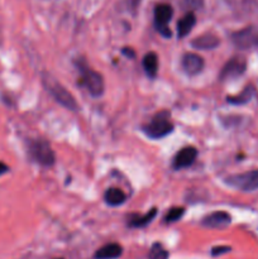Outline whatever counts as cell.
<instances>
[{
  "mask_svg": "<svg viewBox=\"0 0 258 259\" xmlns=\"http://www.w3.org/2000/svg\"><path fill=\"white\" fill-rule=\"evenodd\" d=\"M40 80H42L43 86L47 90V93L57 101L61 106L70 111H77L78 105L76 103L75 98L72 94L57 80L53 75H51L47 71H43L40 73Z\"/></svg>",
  "mask_w": 258,
  "mask_h": 259,
  "instance_id": "obj_1",
  "label": "cell"
},
{
  "mask_svg": "<svg viewBox=\"0 0 258 259\" xmlns=\"http://www.w3.org/2000/svg\"><path fill=\"white\" fill-rule=\"evenodd\" d=\"M77 67L81 73V85L88 90V93L90 94L93 98H100L104 94V89H105L103 76L99 72H96V71L91 70V68L88 67L83 62H78Z\"/></svg>",
  "mask_w": 258,
  "mask_h": 259,
  "instance_id": "obj_2",
  "label": "cell"
},
{
  "mask_svg": "<svg viewBox=\"0 0 258 259\" xmlns=\"http://www.w3.org/2000/svg\"><path fill=\"white\" fill-rule=\"evenodd\" d=\"M143 132L147 137L152 139H161L167 137L174 131V124L169 120V114L167 111L156 114L148 124L143 125Z\"/></svg>",
  "mask_w": 258,
  "mask_h": 259,
  "instance_id": "obj_3",
  "label": "cell"
},
{
  "mask_svg": "<svg viewBox=\"0 0 258 259\" xmlns=\"http://www.w3.org/2000/svg\"><path fill=\"white\" fill-rule=\"evenodd\" d=\"M29 153L32 158L34 159L37 163L40 166L50 167L55 163L56 156L53 149L51 148L50 143L42 139H37V141L30 142L29 144Z\"/></svg>",
  "mask_w": 258,
  "mask_h": 259,
  "instance_id": "obj_4",
  "label": "cell"
},
{
  "mask_svg": "<svg viewBox=\"0 0 258 259\" xmlns=\"http://www.w3.org/2000/svg\"><path fill=\"white\" fill-rule=\"evenodd\" d=\"M225 184L240 191H254L258 189V169L245 174L232 175L225 179Z\"/></svg>",
  "mask_w": 258,
  "mask_h": 259,
  "instance_id": "obj_5",
  "label": "cell"
},
{
  "mask_svg": "<svg viewBox=\"0 0 258 259\" xmlns=\"http://www.w3.org/2000/svg\"><path fill=\"white\" fill-rule=\"evenodd\" d=\"M245 70H247V61H245V58L240 57V56H235V57L230 58L223 66L219 78L220 81L235 80V78L240 77L245 72Z\"/></svg>",
  "mask_w": 258,
  "mask_h": 259,
  "instance_id": "obj_6",
  "label": "cell"
},
{
  "mask_svg": "<svg viewBox=\"0 0 258 259\" xmlns=\"http://www.w3.org/2000/svg\"><path fill=\"white\" fill-rule=\"evenodd\" d=\"M182 68H184L185 72L190 76L199 75L202 70H204V58L201 56H199L197 53L187 52L182 56L181 60Z\"/></svg>",
  "mask_w": 258,
  "mask_h": 259,
  "instance_id": "obj_7",
  "label": "cell"
},
{
  "mask_svg": "<svg viewBox=\"0 0 258 259\" xmlns=\"http://www.w3.org/2000/svg\"><path fill=\"white\" fill-rule=\"evenodd\" d=\"M233 42L238 48H242V50L257 47L258 33L252 28L239 30V32L233 34Z\"/></svg>",
  "mask_w": 258,
  "mask_h": 259,
  "instance_id": "obj_8",
  "label": "cell"
},
{
  "mask_svg": "<svg viewBox=\"0 0 258 259\" xmlns=\"http://www.w3.org/2000/svg\"><path fill=\"white\" fill-rule=\"evenodd\" d=\"M196 157L197 149L195 148V147H185V148H182L181 151L175 156L172 167H174L175 169L187 168V167H190L194 163Z\"/></svg>",
  "mask_w": 258,
  "mask_h": 259,
  "instance_id": "obj_9",
  "label": "cell"
},
{
  "mask_svg": "<svg viewBox=\"0 0 258 259\" xmlns=\"http://www.w3.org/2000/svg\"><path fill=\"white\" fill-rule=\"evenodd\" d=\"M232 223V218L225 211H214L202 219V227L211 228V229H224Z\"/></svg>",
  "mask_w": 258,
  "mask_h": 259,
  "instance_id": "obj_10",
  "label": "cell"
},
{
  "mask_svg": "<svg viewBox=\"0 0 258 259\" xmlns=\"http://www.w3.org/2000/svg\"><path fill=\"white\" fill-rule=\"evenodd\" d=\"M220 45V39L212 33H205L191 40V47L200 51L215 50Z\"/></svg>",
  "mask_w": 258,
  "mask_h": 259,
  "instance_id": "obj_11",
  "label": "cell"
},
{
  "mask_svg": "<svg viewBox=\"0 0 258 259\" xmlns=\"http://www.w3.org/2000/svg\"><path fill=\"white\" fill-rule=\"evenodd\" d=\"M174 9L168 4H159L154 9V25L157 28L168 27V22L171 20Z\"/></svg>",
  "mask_w": 258,
  "mask_h": 259,
  "instance_id": "obj_12",
  "label": "cell"
},
{
  "mask_svg": "<svg viewBox=\"0 0 258 259\" xmlns=\"http://www.w3.org/2000/svg\"><path fill=\"white\" fill-rule=\"evenodd\" d=\"M123 253V248L118 243H110L104 247H101L98 252L95 253L94 258L95 259H116Z\"/></svg>",
  "mask_w": 258,
  "mask_h": 259,
  "instance_id": "obj_13",
  "label": "cell"
},
{
  "mask_svg": "<svg viewBox=\"0 0 258 259\" xmlns=\"http://www.w3.org/2000/svg\"><path fill=\"white\" fill-rule=\"evenodd\" d=\"M195 23H196V17L192 12H189L185 14L181 19L177 23V35L179 38H185L194 28Z\"/></svg>",
  "mask_w": 258,
  "mask_h": 259,
  "instance_id": "obj_14",
  "label": "cell"
},
{
  "mask_svg": "<svg viewBox=\"0 0 258 259\" xmlns=\"http://www.w3.org/2000/svg\"><path fill=\"white\" fill-rule=\"evenodd\" d=\"M104 199H105V202L109 206H119V205H123L125 202L126 195L120 189L110 187V189L106 190Z\"/></svg>",
  "mask_w": 258,
  "mask_h": 259,
  "instance_id": "obj_15",
  "label": "cell"
},
{
  "mask_svg": "<svg viewBox=\"0 0 258 259\" xmlns=\"http://www.w3.org/2000/svg\"><path fill=\"white\" fill-rule=\"evenodd\" d=\"M143 68L149 77H156L158 71V57L154 52H148L143 57Z\"/></svg>",
  "mask_w": 258,
  "mask_h": 259,
  "instance_id": "obj_16",
  "label": "cell"
},
{
  "mask_svg": "<svg viewBox=\"0 0 258 259\" xmlns=\"http://www.w3.org/2000/svg\"><path fill=\"white\" fill-rule=\"evenodd\" d=\"M254 96V89L252 86H247L244 90L240 94L235 96H228L227 100L229 104H233V105H244V104L249 103L252 100V98Z\"/></svg>",
  "mask_w": 258,
  "mask_h": 259,
  "instance_id": "obj_17",
  "label": "cell"
},
{
  "mask_svg": "<svg viewBox=\"0 0 258 259\" xmlns=\"http://www.w3.org/2000/svg\"><path fill=\"white\" fill-rule=\"evenodd\" d=\"M156 215H157V209H152V210H149L147 214L141 215V217L138 215V217L133 218V219L131 220V223H129V224H131V227H133V228L144 227V225L149 224V223H151L152 220L156 218Z\"/></svg>",
  "mask_w": 258,
  "mask_h": 259,
  "instance_id": "obj_18",
  "label": "cell"
},
{
  "mask_svg": "<svg viewBox=\"0 0 258 259\" xmlns=\"http://www.w3.org/2000/svg\"><path fill=\"white\" fill-rule=\"evenodd\" d=\"M148 259H168V252L161 244L156 243L149 250Z\"/></svg>",
  "mask_w": 258,
  "mask_h": 259,
  "instance_id": "obj_19",
  "label": "cell"
},
{
  "mask_svg": "<svg viewBox=\"0 0 258 259\" xmlns=\"http://www.w3.org/2000/svg\"><path fill=\"white\" fill-rule=\"evenodd\" d=\"M185 214L184 207H172V209L168 210L167 215L164 217V222L166 223H175L177 220L181 219Z\"/></svg>",
  "mask_w": 258,
  "mask_h": 259,
  "instance_id": "obj_20",
  "label": "cell"
},
{
  "mask_svg": "<svg viewBox=\"0 0 258 259\" xmlns=\"http://www.w3.org/2000/svg\"><path fill=\"white\" fill-rule=\"evenodd\" d=\"M202 2H204V0H184V7L190 10L199 9L202 5Z\"/></svg>",
  "mask_w": 258,
  "mask_h": 259,
  "instance_id": "obj_21",
  "label": "cell"
},
{
  "mask_svg": "<svg viewBox=\"0 0 258 259\" xmlns=\"http://www.w3.org/2000/svg\"><path fill=\"white\" fill-rule=\"evenodd\" d=\"M232 250V248L230 247H225V245H219V247H214L211 249V255H214V257H218V255H222V254H225V253L230 252Z\"/></svg>",
  "mask_w": 258,
  "mask_h": 259,
  "instance_id": "obj_22",
  "label": "cell"
},
{
  "mask_svg": "<svg viewBox=\"0 0 258 259\" xmlns=\"http://www.w3.org/2000/svg\"><path fill=\"white\" fill-rule=\"evenodd\" d=\"M123 53L125 56H128V57H131V58L136 57V53H134V51L132 50V48H123Z\"/></svg>",
  "mask_w": 258,
  "mask_h": 259,
  "instance_id": "obj_23",
  "label": "cell"
},
{
  "mask_svg": "<svg viewBox=\"0 0 258 259\" xmlns=\"http://www.w3.org/2000/svg\"><path fill=\"white\" fill-rule=\"evenodd\" d=\"M7 172H8V166L5 163H3V162H0V176L7 174Z\"/></svg>",
  "mask_w": 258,
  "mask_h": 259,
  "instance_id": "obj_24",
  "label": "cell"
},
{
  "mask_svg": "<svg viewBox=\"0 0 258 259\" xmlns=\"http://www.w3.org/2000/svg\"><path fill=\"white\" fill-rule=\"evenodd\" d=\"M257 47H258V43H257Z\"/></svg>",
  "mask_w": 258,
  "mask_h": 259,
  "instance_id": "obj_25",
  "label": "cell"
},
{
  "mask_svg": "<svg viewBox=\"0 0 258 259\" xmlns=\"http://www.w3.org/2000/svg\"><path fill=\"white\" fill-rule=\"evenodd\" d=\"M60 259H62V258H60Z\"/></svg>",
  "mask_w": 258,
  "mask_h": 259,
  "instance_id": "obj_26",
  "label": "cell"
}]
</instances>
